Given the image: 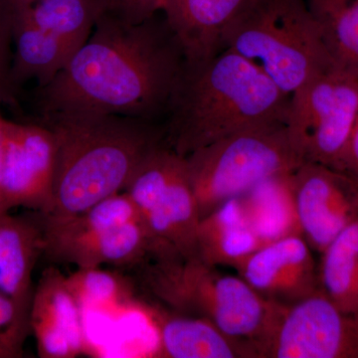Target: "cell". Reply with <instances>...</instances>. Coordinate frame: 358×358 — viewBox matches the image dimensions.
<instances>
[{"mask_svg": "<svg viewBox=\"0 0 358 358\" xmlns=\"http://www.w3.org/2000/svg\"><path fill=\"white\" fill-rule=\"evenodd\" d=\"M358 117V73L334 64L292 94L287 128L305 162L343 171Z\"/></svg>", "mask_w": 358, "mask_h": 358, "instance_id": "7", "label": "cell"}, {"mask_svg": "<svg viewBox=\"0 0 358 358\" xmlns=\"http://www.w3.org/2000/svg\"><path fill=\"white\" fill-rule=\"evenodd\" d=\"M264 244L240 197L221 205L200 220L197 255L209 265L235 268Z\"/></svg>", "mask_w": 358, "mask_h": 358, "instance_id": "19", "label": "cell"}, {"mask_svg": "<svg viewBox=\"0 0 358 358\" xmlns=\"http://www.w3.org/2000/svg\"><path fill=\"white\" fill-rule=\"evenodd\" d=\"M336 65L358 73V0H307Z\"/></svg>", "mask_w": 358, "mask_h": 358, "instance_id": "24", "label": "cell"}, {"mask_svg": "<svg viewBox=\"0 0 358 358\" xmlns=\"http://www.w3.org/2000/svg\"><path fill=\"white\" fill-rule=\"evenodd\" d=\"M4 117H2L1 113H0V176H1V164H2V150H3V124ZM0 210H6L2 207L1 203V194H0Z\"/></svg>", "mask_w": 358, "mask_h": 358, "instance_id": "30", "label": "cell"}, {"mask_svg": "<svg viewBox=\"0 0 358 358\" xmlns=\"http://www.w3.org/2000/svg\"><path fill=\"white\" fill-rule=\"evenodd\" d=\"M26 11L42 29L79 49L106 11V0H35Z\"/></svg>", "mask_w": 358, "mask_h": 358, "instance_id": "23", "label": "cell"}, {"mask_svg": "<svg viewBox=\"0 0 358 358\" xmlns=\"http://www.w3.org/2000/svg\"><path fill=\"white\" fill-rule=\"evenodd\" d=\"M138 214L152 239L150 256L164 253L199 256L197 232L201 218L186 160Z\"/></svg>", "mask_w": 358, "mask_h": 358, "instance_id": "13", "label": "cell"}, {"mask_svg": "<svg viewBox=\"0 0 358 358\" xmlns=\"http://www.w3.org/2000/svg\"><path fill=\"white\" fill-rule=\"evenodd\" d=\"M68 286L82 308L110 307L131 299L128 282L101 268H78L67 275Z\"/></svg>", "mask_w": 358, "mask_h": 358, "instance_id": "25", "label": "cell"}, {"mask_svg": "<svg viewBox=\"0 0 358 358\" xmlns=\"http://www.w3.org/2000/svg\"><path fill=\"white\" fill-rule=\"evenodd\" d=\"M261 357L358 358V310H341L320 289L282 305Z\"/></svg>", "mask_w": 358, "mask_h": 358, "instance_id": "8", "label": "cell"}, {"mask_svg": "<svg viewBox=\"0 0 358 358\" xmlns=\"http://www.w3.org/2000/svg\"><path fill=\"white\" fill-rule=\"evenodd\" d=\"M200 218L268 179L293 173L305 162L286 122L230 134L185 157Z\"/></svg>", "mask_w": 358, "mask_h": 358, "instance_id": "6", "label": "cell"}, {"mask_svg": "<svg viewBox=\"0 0 358 358\" xmlns=\"http://www.w3.org/2000/svg\"><path fill=\"white\" fill-rule=\"evenodd\" d=\"M249 0H164L162 13L178 37L186 61L221 50L224 32Z\"/></svg>", "mask_w": 358, "mask_h": 358, "instance_id": "15", "label": "cell"}, {"mask_svg": "<svg viewBox=\"0 0 358 358\" xmlns=\"http://www.w3.org/2000/svg\"><path fill=\"white\" fill-rule=\"evenodd\" d=\"M343 171L358 182V117L346 150Z\"/></svg>", "mask_w": 358, "mask_h": 358, "instance_id": "29", "label": "cell"}, {"mask_svg": "<svg viewBox=\"0 0 358 358\" xmlns=\"http://www.w3.org/2000/svg\"><path fill=\"white\" fill-rule=\"evenodd\" d=\"M289 180L301 235L322 254L358 219V182L343 171L310 162L299 166Z\"/></svg>", "mask_w": 358, "mask_h": 358, "instance_id": "10", "label": "cell"}, {"mask_svg": "<svg viewBox=\"0 0 358 358\" xmlns=\"http://www.w3.org/2000/svg\"><path fill=\"white\" fill-rule=\"evenodd\" d=\"M23 1L34 2V0H23Z\"/></svg>", "mask_w": 358, "mask_h": 358, "instance_id": "31", "label": "cell"}, {"mask_svg": "<svg viewBox=\"0 0 358 358\" xmlns=\"http://www.w3.org/2000/svg\"><path fill=\"white\" fill-rule=\"evenodd\" d=\"M138 268L143 289L160 305L179 315L208 320L248 343L260 357L282 303L263 298L239 275L223 274L199 256L157 254Z\"/></svg>", "mask_w": 358, "mask_h": 358, "instance_id": "4", "label": "cell"}, {"mask_svg": "<svg viewBox=\"0 0 358 358\" xmlns=\"http://www.w3.org/2000/svg\"><path fill=\"white\" fill-rule=\"evenodd\" d=\"M34 1H35V0H34Z\"/></svg>", "mask_w": 358, "mask_h": 358, "instance_id": "32", "label": "cell"}, {"mask_svg": "<svg viewBox=\"0 0 358 358\" xmlns=\"http://www.w3.org/2000/svg\"><path fill=\"white\" fill-rule=\"evenodd\" d=\"M56 145L53 205L43 222L65 220L122 192L141 162L166 143L164 122L98 113L39 117Z\"/></svg>", "mask_w": 358, "mask_h": 358, "instance_id": "2", "label": "cell"}, {"mask_svg": "<svg viewBox=\"0 0 358 358\" xmlns=\"http://www.w3.org/2000/svg\"><path fill=\"white\" fill-rule=\"evenodd\" d=\"M152 317L159 336L155 357H256L248 343L228 336L207 320L159 308L152 310Z\"/></svg>", "mask_w": 358, "mask_h": 358, "instance_id": "16", "label": "cell"}, {"mask_svg": "<svg viewBox=\"0 0 358 358\" xmlns=\"http://www.w3.org/2000/svg\"><path fill=\"white\" fill-rule=\"evenodd\" d=\"M15 13V0H0V105L15 99L16 88L11 77Z\"/></svg>", "mask_w": 358, "mask_h": 358, "instance_id": "27", "label": "cell"}, {"mask_svg": "<svg viewBox=\"0 0 358 358\" xmlns=\"http://www.w3.org/2000/svg\"><path fill=\"white\" fill-rule=\"evenodd\" d=\"M41 220L0 210V294L14 301L26 315L31 310L33 272L44 255Z\"/></svg>", "mask_w": 358, "mask_h": 358, "instance_id": "14", "label": "cell"}, {"mask_svg": "<svg viewBox=\"0 0 358 358\" xmlns=\"http://www.w3.org/2000/svg\"><path fill=\"white\" fill-rule=\"evenodd\" d=\"M56 145L53 134L40 124L4 120L0 194L2 207H24L47 215L53 205Z\"/></svg>", "mask_w": 358, "mask_h": 358, "instance_id": "9", "label": "cell"}, {"mask_svg": "<svg viewBox=\"0 0 358 358\" xmlns=\"http://www.w3.org/2000/svg\"><path fill=\"white\" fill-rule=\"evenodd\" d=\"M320 288L341 310H358V219L320 254Z\"/></svg>", "mask_w": 358, "mask_h": 358, "instance_id": "21", "label": "cell"}, {"mask_svg": "<svg viewBox=\"0 0 358 358\" xmlns=\"http://www.w3.org/2000/svg\"><path fill=\"white\" fill-rule=\"evenodd\" d=\"M164 0H106L108 13L122 20L140 23L162 13Z\"/></svg>", "mask_w": 358, "mask_h": 358, "instance_id": "28", "label": "cell"}, {"mask_svg": "<svg viewBox=\"0 0 358 358\" xmlns=\"http://www.w3.org/2000/svg\"><path fill=\"white\" fill-rule=\"evenodd\" d=\"M152 242L141 219L114 226L45 254L53 262L78 268L103 265L138 267L152 253Z\"/></svg>", "mask_w": 358, "mask_h": 358, "instance_id": "17", "label": "cell"}, {"mask_svg": "<svg viewBox=\"0 0 358 358\" xmlns=\"http://www.w3.org/2000/svg\"><path fill=\"white\" fill-rule=\"evenodd\" d=\"M222 49L255 64L289 96L336 64L307 0H249L224 32Z\"/></svg>", "mask_w": 358, "mask_h": 358, "instance_id": "5", "label": "cell"}, {"mask_svg": "<svg viewBox=\"0 0 358 358\" xmlns=\"http://www.w3.org/2000/svg\"><path fill=\"white\" fill-rule=\"evenodd\" d=\"M30 329L40 357L73 358L86 352L82 307L58 268L44 270L35 287Z\"/></svg>", "mask_w": 358, "mask_h": 358, "instance_id": "12", "label": "cell"}, {"mask_svg": "<svg viewBox=\"0 0 358 358\" xmlns=\"http://www.w3.org/2000/svg\"><path fill=\"white\" fill-rule=\"evenodd\" d=\"M289 98L255 64L229 49L185 61L164 121V141L186 157L238 131L287 122Z\"/></svg>", "mask_w": 358, "mask_h": 358, "instance_id": "3", "label": "cell"}, {"mask_svg": "<svg viewBox=\"0 0 358 358\" xmlns=\"http://www.w3.org/2000/svg\"><path fill=\"white\" fill-rule=\"evenodd\" d=\"M136 219H141L140 214L126 192L107 197L81 213L59 222H43L40 218L44 230V255L108 228Z\"/></svg>", "mask_w": 358, "mask_h": 358, "instance_id": "22", "label": "cell"}, {"mask_svg": "<svg viewBox=\"0 0 358 358\" xmlns=\"http://www.w3.org/2000/svg\"><path fill=\"white\" fill-rule=\"evenodd\" d=\"M291 174L268 179L240 197L250 222L265 244L288 235L301 234L292 195Z\"/></svg>", "mask_w": 358, "mask_h": 358, "instance_id": "20", "label": "cell"}, {"mask_svg": "<svg viewBox=\"0 0 358 358\" xmlns=\"http://www.w3.org/2000/svg\"><path fill=\"white\" fill-rule=\"evenodd\" d=\"M185 61L162 13L131 23L106 11L63 70L37 90L39 117L98 113L164 122Z\"/></svg>", "mask_w": 358, "mask_h": 358, "instance_id": "1", "label": "cell"}, {"mask_svg": "<svg viewBox=\"0 0 358 358\" xmlns=\"http://www.w3.org/2000/svg\"><path fill=\"white\" fill-rule=\"evenodd\" d=\"M234 270L263 298L282 305L303 300L320 289L313 250L301 234L262 245Z\"/></svg>", "mask_w": 358, "mask_h": 358, "instance_id": "11", "label": "cell"}, {"mask_svg": "<svg viewBox=\"0 0 358 358\" xmlns=\"http://www.w3.org/2000/svg\"><path fill=\"white\" fill-rule=\"evenodd\" d=\"M15 2L13 82L17 88L28 80H35L42 88L57 76L78 49L35 24L26 11L27 2Z\"/></svg>", "mask_w": 358, "mask_h": 358, "instance_id": "18", "label": "cell"}, {"mask_svg": "<svg viewBox=\"0 0 358 358\" xmlns=\"http://www.w3.org/2000/svg\"><path fill=\"white\" fill-rule=\"evenodd\" d=\"M30 329V317L14 301L0 294V358L23 355Z\"/></svg>", "mask_w": 358, "mask_h": 358, "instance_id": "26", "label": "cell"}]
</instances>
